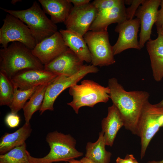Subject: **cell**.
Segmentation results:
<instances>
[{"instance_id": "25", "label": "cell", "mask_w": 163, "mask_h": 163, "mask_svg": "<svg viewBox=\"0 0 163 163\" xmlns=\"http://www.w3.org/2000/svg\"><path fill=\"white\" fill-rule=\"evenodd\" d=\"M26 143L0 155V163H30Z\"/></svg>"}, {"instance_id": "14", "label": "cell", "mask_w": 163, "mask_h": 163, "mask_svg": "<svg viewBox=\"0 0 163 163\" xmlns=\"http://www.w3.org/2000/svg\"><path fill=\"white\" fill-rule=\"evenodd\" d=\"M58 75L44 69H27L18 72L11 80L15 86L26 90L49 84Z\"/></svg>"}, {"instance_id": "5", "label": "cell", "mask_w": 163, "mask_h": 163, "mask_svg": "<svg viewBox=\"0 0 163 163\" xmlns=\"http://www.w3.org/2000/svg\"><path fill=\"white\" fill-rule=\"evenodd\" d=\"M110 93L108 86L104 87L91 80H84L81 84L74 85L69 88V93L73 100L67 104L78 114L82 107H93L98 103L107 102L110 98Z\"/></svg>"}, {"instance_id": "16", "label": "cell", "mask_w": 163, "mask_h": 163, "mask_svg": "<svg viewBox=\"0 0 163 163\" xmlns=\"http://www.w3.org/2000/svg\"><path fill=\"white\" fill-rule=\"evenodd\" d=\"M126 9L124 1L110 9L98 12L89 30L94 32L107 30L108 27L110 24H118L126 20Z\"/></svg>"}, {"instance_id": "31", "label": "cell", "mask_w": 163, "mask_h": 163, "mask_svg": "<svg viewBox=\"0 0 163 163\" xmlns=\"http://www.w3.org/2000/svg\"><path fill=\"white\" fill-rule=\"evenodd\" d=\"M136 158L132 154H127L124 159L118 157L116 160L117 163H135Z\"/></svg>"}, {"instance_id": "20", "label": "cell", "mask_w": 163, "mask_h": 163, "mask_svg": "<svg viewBox=\"0 0 163 163\" xmlns=\"http://www.w3.org/2000/svg\"><path fill=\"white\" fill-rule=\"evenodd\" d=\"M59 31L67 46L80 59L91 62V55L83 36L67 29H60Z\"/></svg>"}, {"instance_id": "11", "label": "cell", "mask_w": 163, "mask_h": 163, "mask_svg": "<svg viewBox=\"0 0 163 163\" xmlns=\"http://www.w3.org/2000/svg\"><path fill=\"white\" fill-rule=\"evenodd\" d=\"M139 20L137 18L126 20L117 24L114 31L119 33L118 39L112 46L114 55L127 49H141L138 40V33L140 27Z\"/></svg>"}, {"instance_id": "26", "label": "cell", "mask_w": 163, "mask_h": 163, "mask_svg": "<svg viewBox=\"0 0 163 163\" xmlns=\"http://www.w3.org/2000/svg\"><path fill=\"white\" fill-rule=\"evenodd\" d=\"M14 86V91L13 100L9 107L11 112L17 114L21 110L23 109L27 101L29 99L37 87L28 89L21 90Z\"/></svg>"}, {"instance_id": "6", "label": "cell", "mask_w": 163, "mask_h": 163, "mask_svg": "<svg viewBox=\"0 0 163 163\" xmlns=\"http://www.w3.org/2000/svg\"><path fill=\"white\" fill-rule=\"evenodd\" d=\"M163 127V107L152 104L149 101L144 105L138 124V136L140 138V158L145 156L153 137Z\"/></svg>"}, {"instance_id": "9", "label": "cell", "mask_w": 163, "mask_h": 163, "mask_svg": "<svg viewBox=\"0 0 163 163\" xmlns=\"http://www.w3.org/2000/svg\"><path fill=\"white\" fill-rule=\"evenodd\" d=\"M0 29V44L5 48L10 42L21 43L32 50L37 43L27 25L17 18L7 14Z\"/></svg>"}, {"instance_id": "4", "label": "cell", "mask_w": 163, "mask_h": 163, "mask_svg": "<svg viewBox=\"0 0 163 163\" xmlns=\"http://www.w3.org/2000/svg\"><path fill=\"white\" fill-rule=\"evenodd\" d=\"M1 9L19 19L26 24L30 30L37 43L58 31V27L46 15L39 5L34 1L32 6L26 9Z\"/></svg>"}, {"instance_id": "28", "label": "cell", "mask_w": 163, "mask_h": 163, "mask_svg": "<svg viewBox=\"0 0 163 163\" xmlns=\"http://www.w3.org/2000/svg\"><path fill=\"white\" fill-rule=\"evenodd\" d=\"M144 0H133L130 6L126 8V11L127 20H131L135 16L136 11L140 5L143 2Z\"/></svg>"}, {"instance_id": "24", "label": "cell", "mask_w": 163, "mask_h": 163, "mask_svg": "<svg viewBox=\"0 0 163 163\" xmlns=\"http://www.w3.org/2000/svg\"><path fill=\"white\" fill-rule=\"evenodd\" d=\"M14 86L11 79L0 71V105L9 107L12 101Z\"/></svg>"}, {"instance_id": "15", "label": "cell", "mask_w": 163, "mask_h": 163, "mask_svg": "<svg viewBox=\"0 0 163 163\" xmlns=\"http://www.w3.org/2000/svg\"><path fill=\"white\" fill-rule=\"evenodd\" d=\"M83 61L70 49L44 66V69L58 75L72 76L77 73L82 67Z\"/></svg>"}, {"instance_id": "39", "label": "cell", "mask_w": 163, "mask_h": 163, "mask_svg": "<svg viewBox=\"0 0 163 163\" xmlns=\"http://www.w3.org/2000/svg\"><path fill=\"white\" fill-rule=\"evenodd\" d=\"M135 163H139L137 160L136 159L135 161Z\"/></svg>"}, {"instance_id": "29", "label": "cell", "mask_w": 163, "mask_h": 163, "mask_svg": "<svg viewBox=\"0 0 163 163\" xmlns=\"http://www.w3.org/2000/svg\"><path fill=\"white\" fill-rule=\"evenodd\" d=\"M5 121L9 127L15 128L17 127L20 123V117L17 114L11 112L6 116Z\"/></svg>"}, {"instance_id": "36", "label": "cell", "mask_w": 163, "mask_h": 163, "mask_svg": "<svg viewBox=\"0 0 163 163\" xmlns=\"http://www.w3.org/2000/svg\"><path fill=\"white\" fill-rule=\"evenodd\" d=\"M156 104L159 107H163V99L160 102Z\"/></svg>"}, {"instance_id": "12", "label": "cell", "mask_w": 163, "mask_h": 163, "mask_svg": "<svg viewBox=\"0 0 163 163\" xmlns=\"http://www.w3.org/2000/svg\"><path fill=\"white\" fill-rule=\"evenodd\" d=\"M161 2V0H144L135 13V16L139 20L140 22L141 29L139 42L141 49L151 39L152 27L156 21Z\"/></svg>"}, {"instance_id": "8", "label": "cell", "mask_w": 163, "mask_h": 163, "mask_svg": "<svg viewBox=\"0 0 163 163\" xmlns=\"http://www.w3.org/2000/svg\"><path fill=\"white\" fill-rule=\"evenodd\" d=\"M83 37L91 55L92 65L102 67L115 63L107 30H89Z\"/></svg>"}, {"instance_id": "23", "label": "cell", "mask_w": 163, "mask_h": 163, "mask_svg": "<svg viewBox=\"0 0 163 163\" xmlns=\"http://www.w3.org/2000/svg\"><path fill=\"white\" fill-rule=\"evenodd\" d=\"M49 83L37 87L29 101L25 105L23 109L25 123H30L34 113L40 110L44 98L46 89Z\"/></svg>"}, {"instance_id": "30", "label": "cell", "mask_w": 163, "mask_h": 163, "mask_svg": "<svg viewBox=\"0 0 163 163\" xmlns=\"http://www.w3.org/2000/svg\"><path fill=\"white\" fill-rule=\"evenodd\" d=\"M160 5L161 8L158 11L157 20L155 23L156 27L163 24V0H161Z\"/></svg>"}, {"instance_id": "37", "label": "cell", "mask_w": 163, "mask_h": 163, "mask_svg": "<svg viewBox=\"0 0 163 163\" xmlns=\"http://www.w3.org/2000/svg\"><path fill=\"white\" fill-rule=\"evenodd\" d=\"M68 163H80V160H73L69 162Z\"/></svg>"}, {"instance_id": "21", "label": "cell", "mask_w": 163, "mask_h": 163, "mask_svg": "<svg viewBox=\"0 0 163 163\" xmlns=\"http://www.w3.org/2000/svg\"><path fill=\"white\" fill-rule=\"evenodd\" d=\"M32 131L30 123H25L15 132L11 133H5L1 139L0 155L25 143V141L30 136Z\"/></svg>"}, {"instance_id": "27", "label": "cell", "mask_w": 163, "mask_h": 163, "mask_svg": "<svg viewBox=\"0 0 163 163\" xmlns=\"http://www.w3.org/2000/svg\"><path fill=\"white\" fill-rule=\"evenodd\" d=\"M124 1L123 0H94L92 3L98 12L107 10L119 5Z\"/></svg>"}, {"instance_id": "17", "label": "cell", "mask_w": 163, "mask_h": 163, "mask_svg": "<svg viewBox=\"0 0 163 163\" xmlns=\"http://www.w3.org/2000/svg\"><path fill=\"white\" fill-rule=\"evenodd\" d=\"M157 33L156 39H151L146 42V47L153 78L156 81L159 82L163 78V36L159 32Z\"/></svg>"}, {"instance_id": "2", "label": "cell", "mask_w": 163, "mask_h": 163, "mask_svg": "<svg viewBox=\"0 0 163 163\" xmlns=\"http://www.w3.org/2000/svg\"><path fill=\"white\" fill-rule=\"evenodd\" d=\"M27 69H44V66L24 44L14 42L0 49V71L11 79L19 71Z\"/></svg>"}, {"instance_id": "32", "label": "cell", "mask_w": 163, "mask_h": 163, "mask_svg": "<svg viewBox=\"0 0 163 163\" xmlns=\"http://www.w3.org/2000/svg\"><path fill=\"white\" fill-rule=\"evenodd\" d=\"M72 4H73L74 6L79 7L89 3L90 0H69Z\"/></svg>"}, {"instance_id": "3", "label": "cell", "mask_w": 163, "mask_h": 163, "mask_svg": "<svg viewBox=\"0 0 163 163\" xmlns=\"http://www.w3.org/2000/svg\"><path fill=\"white\" fill-rule=\"evenodd\" d=\"M46 141L50 150L46 156L35 158L28 152L30 163H53L64 161L70 162L82 156L83 153L75 148L76 141L70 135L65 134L57 131L49 133Z\"/></svg>"}, {"instance_id": "18", "label": "cell", "mask_w": 163, "mask_h": 163, "mask_svg": "<svg viewBox=\"0 0 163 163\" xmlns=\"http://www.w3.org/2000/svg\"><path fill=\"white\" fill-rule=\"evenodd\" d=\"M124 125L123 120L119 110L113 104L108 107L107 116L101 121V131L104 133L106 145L112 146L118 132Z\"/></svg>"}, {"instance_id": "13", "label": "cell", "mask_w": 163, "mask_h": 163, "mask_svg": "<svg viewBox=\"0 0 163 163\" xmlns=\"http://www.w3.org/2000/svg\"><path fill=\"white\" fill-rule=\"evenodd\" d=\"M68 48L61 33L58 31L37 43L32 50V52L45 66L65 52Z\"/></svg>"}, {"instance_id": "10", "label": "cell", "mask_w": 163, "mask_h": 163, "mask_svg": "<svg viewBox=\"0 0 163 163\" xmlns=\"http://www.w3.org/2000/svg\"><path fill=\"white\" fill-rule=\"evenodd\" d=\"M97 11L92 2L79 6H73L64 23L66 29L83 36L89 30L96 17Z\"/></svg>"}, {"instance_id": "19", "label": "cell", "mask_w": 163, "mask_h": 163, "mask_svg": "<svg viewBox=\"0 0 163 163\" xmlns=\"http://www.w3.org/2000/svg\"><path fill=\"white\" fill-rule=\"evenodd\" d=\"M45 13L55 24L64 23L73 6L69 0H39Z\"/></svg>"}, {"instance_id": "35", "label": "cell", "mask_w": 163, "mask_h": 163, "mask_svg": "<svg viewBox=\"0 0 163 163\" xmlns=\"http://www.w3.org/2000/svg\"><path fill=\"white\" fill-rule=\"evenodd\" d=\"M146 163H163V159L159 161H152L146 162Z\"/></svg>"}, {"instance_id": "38", "label": "cell", "mask_w": 163, "mask_h": 163, "mask_svg": "<svg viewBox=\"0 0 163 163\" xmlns=\"http://www.w3.org/2000/svg\"><path fill=\"white\" fill-rule=\"evenodd\" d=\"M21 0H12L11 2V3L12 4L14 5L15 4H16L17 2H21Z\"/></svg>"}, {"instance_id": "1", "label": "cell", "mask_w": 163, "mask_h": 163, "mask_svg": "<svg viewBox=\"0 0 163 163\" xmlns=\"http://www.w3.org/2000/svg\"><path fill=\"white\" fill-rule=\"evenodd\" d=\"M108 84L110 98L121 115L124 126L138 136V123L143 108L149 101V93L142 91H127L115 78L109 79Z\"/></svg>"}, {"instance_id": "40", "label": "cell", "mask_w": 163, "mask_h": 163, "mask_svg": "<svg viewBox=\"0 0 163 163\" xmlns=\"http://www.w3.org/2000/svg\"><path fill=\"white\" fill-rule=\"evenodd\" d=\"M115 163H117L116 162Z\"/></svg>"}, {"instance_id": "7", "label": "cell", "mask_w": 163, "mask_h": 163, "mask_svg": "<svg viewBox=\"0 0 163 163\" xmlns=\"http://www.w3.org/2000/svg\"><path fill=\"white\" fill-rule=\"evenodd\" d=\"M98 69L93 65H84L76 74L68 76L63 75L57 76L48 85L44 98L39 110L42 114L46 110L53 111V104L58 96L65 90L77 83L85 75L90 73H96Z\"/></svg>"}, {"instance_id": "34", "label": "cell", "mask_w": 163, "mask_h": 163, "mask_svg": "<svg viewBox=\"0 0 163 163\" xmlns=\"http://www.w3.org/2000/svg\"><path fill=\"white\" fill-rule=\"evenodd\" d=\"M157 31L160 32L163 36V24L160 26L156 27Z\"/></svg>"}, {"instance_id": "33", "label": "cell", "mask_w": 163, "mask_h": 163, "mask_svg": "<svg viewBox=\"0 0 163 163\" xmlns=\"http://www.w3.org/2000/svg\"><path fill=\"white\" fill-rule=\"evenodd\" d=\"M80 163H96L90 159L85 157L82 158L80 160Z\"/></svg>"}, {"instance_id": "22", "label": "cell", "mask_w": 163, "mask_h": 163, "mask_svg": "<svg viewBox=\"0 0 163 163\" xmlns=\"http://www.w3.org/2000/svg\"><path fill=\"white\" fill-rule=\"evenodd\" d=\"M106 145L104 133L101 131L96 142L87 143L85 157L96 163H109L112 154L106 150Z\"/></svg>"}]
</instances>
